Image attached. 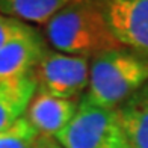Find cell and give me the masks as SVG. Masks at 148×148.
Segmentation results:
<instances>
[{"mask_svg": "<svg viewBox=\"0 0 148 148\" xmlns=\"http://www.w3.org/2000/svg\"><path fill=\"white\" fill-rule=\"evenodd\" d=\"M73 0H0V14L26 24H47Z\"/></svg>", "mask_w": 148, "mask_h": 148, "instance_id": "10", "label": "cell"}, {"mask_svg": "<svg viewBox=\"0 0 148 148\" xmlns=\"http://www.w3.org/2000/svg\"><path fill=\"white\" fill-rule=\"evenodd\" d=\"M39 133L26 116L0 130V148H33Z\"/></svg>", "mask_w": 148, "mask_h": 148, "instance_id": "11", "label": "cell"}, {"mask_svg": "<svg viewBox=\"0 0 148 148\" xmlns=\"http://www.w3.org/2000/svg\"><path fill=\"white\" fill-rule=\"evenodd\" d=\"M91 60L56 50H45L32 71L36 91L53 97L76 100L89 83Z\"/></svg>", "mask_w": 148, "mask_h": 148, "instance_id": "4", "label": "cell"}, {"mask_svg": "<svg viewBox=\"0 0 148 148\" xmlns=\"http://www.w3.org/2000/svg\"><path fill=\"white\" fill-rule=\"evenodd\" d=\"M100 6L116 41L148 58V0H103Z\"/></svg>", "mask_w": 148, "mask_h": 148, "instance_id": "5", "label": "cell"}, {"mask_svg": "<svg viewBox=\"0 0 148 148\" xmlns=\"http://www.w3.org/2000/svg\"><path fill=\"white\" fill-rule=\"evenodd\" d=\"M29 24H26L23 21H18L15 18L6 17L0 14V49L9 42L14 36H17L18 33H21Z\"/></svg>", "mask_w": 148, "mask_h": 148, "instance_id": "12", "label": "cell"}, {"mask_svg": "<svg viewBox=\"0 0 148 148\" xmlns=\"http://www.w3.org/2000/svg\"><path fill=\"white\" fill-rule=\"evenodd\" d=\"M45 36L56 51L92 59L123 47L109 27L97 0H73L45 24Z\"/></svg>", "mask_w": 148, "mask_h": 148, "instance_id": "1", "label": "cell"}, {"mask_svg": "<svg viewBox=\"0 0 148 148\" xmlns=\"http://www.w3.org/2000/svg\"><path fill=\"white\" fill-rule=\"evenodd\" d=\"M97 2H98V3H100V2H103V0H97Z\"/></svg>", "mask_w": 148, "mask_h": 148, "instance_id": "14", "label": "cell"}, {"mask_svg": "<svg viewBox=\"0 0 148 148\" xmlns=\"http://www.w3.org/2000/svg\"><path fill=\"white\" fill-rule=\"evenodd\" d=\"M127 148H148V82L116 107Z\"/></svg>", "mask_w": 148, "mask_h": 148, "instance_id": "8", "label": "cell"}, {"mask_svg": "<svg viewBox=\"0 0 148 148\" xmlns=\"http://www.w3.org/2000/svg\"><path fill=\"white\" fill-rule=\"evenodd\" d=\"M45 50L42 36L29 24L0 49V85L15 83L32 76Z\"/></svg>", "mask_w": 148, "mask_h": 148, "instance_id": "6", "label": "cell"}, {"mask_svg": "<svg viewBox=\"0 0 148 148\" xmlns=\"http://www.w3.org/2000/svg\"><path fill=\"white\" fill-rule=\"evenodd\" d=\"M64 148H127L116 109H104L83 97L76 115L56 134Z\"/></svg>", "mask_w": 148, "mask_h": 148, "instance_id": "3", "label": "cell"}, {"mask_svg": "<svg viewBox=\"0 0 148 148\" xmlns=\"http://www.w3.org/2000/svg\"><path fill=\"white\" fill-rule=\"evenodd\" d=\"M35 92L36 83L32 76L15 83L0 85V130L24 116Z\"/></svg>", "mask_w": 148, "mask_h": 148, "instance_id": "9", "label": "cell"}, {"mask_svg": "<svg viewBox=\"0 0 148 148\" xmlns=\"http://www.w3.org/2000/svg\"><path fill=\"white\" fill-rule=\"evenodd\" d=\"M33 148H64L60 145L55 136H44V134H39Z\"/></svg>", "mask_w": 148, "mask_h": 148, "instance_id": "13", "label": "cell"}, {"mask_svg": "<svg viewBox=\"0 0 148 148\" xmlns=\"http://www.w3.org/2000/svg\"><path fill=\"white\" fill-rule=\"evenodd\" d=\"M147 82L148 58L124 47L112 49L91 59L83 98L104 109H116Z\"/></svg>", "mask_w": 148, "mask_h": 148, "instance_id": "2", "label": "cell"}, {"mask_svg": "<svg viewBox=\"0 0 148 148\" xmlns=\"http://www.w3.org/2000/svg\"><path fill=\"white\" fill-rule=\"evenodd\" d=\"M77 107L76 100L53 97L36 91L24 116L39 134L56 136L76 115Z\"/></svg>", "mask_w": 148, "mask_h": 148, "instance_id": "7", "label": "cell"}]
</instances>
